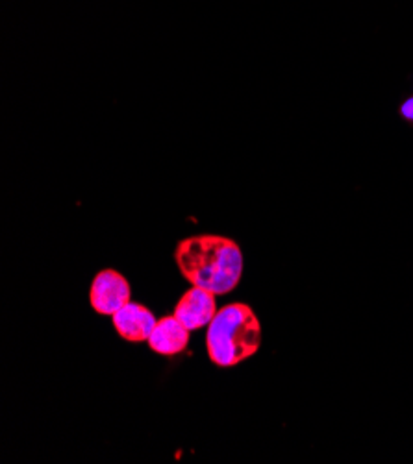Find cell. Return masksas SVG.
<instances>
[{
  "label": "cell",
  "mask_w": 413,
  "mask_h": 464,
  "mask_svg": "<svg viewBox=\"0 0 413 464\" xmlns=\"http://www.w3.org/2000/svg\"><path fill=\"white\" fill-rule=\"evenodd\" d=\"M261 344V324L247 304H228L217 311L206 334L210 361L231 368L252 357Z\"/></svg>",
  "instance_id": "cell-2"
},
{
  "label": "cell",
  "mask_w": 413,
  "mask_h": 464,
  "mask_svg": "<svg viewBox=\"0 0 413 464\" xmlns=\"http://www.w3.org/2000/svg\"><path fill=\"white\" fill-rule=\"evenodd\" d=\"M400 113H402L408 121H413V99H408V101L402 104Z\"/></svg>",
  "instance_id": "cell-7"
},
{
  "label": "cell",
  "mask_w": 413,
  "mask_h": 464,
  "mask_svg": "<svg viewBox=\"0 0 413 464\" xmlns=\"http://www.w3.org/2000/svg\"><path fill=\"white\" fill-rule=\"evenodd\" d=\"M147 343L152 348V352L160 355H178L182 352H186L190 344V330L183 326L174 314H171L156 322Z\"/></svg>",
  "instance_id": "cell-6"
},
{
  "label": "cell",
  "mask_w": 413,
  "mask_h": 464,
  "mask_svg": "<svg viewBox=\"0 0 413 464\" xmlns=\"http://www.w3.org/2000/svg\"><path fill=\"white\" fill-rule=\"evenodd\" d=\"M156 326V318L151 309L140 304H126L113 314L115 332L128 343L140 344L149 341Z\"/></svg>",
  "instance_id": "cell-5"
},
{
  "label": "cell",
  "mask_w": 413,
  "mask_h": 464,
  "mask_svg": "<svg viewBox=\"0 0 413 464\" xmlns=\"http://www.w3.org/2000/svg\"><path fill=\"white\" fill-rule=\"evenodd\" d=\"M174 261L186 280L213 295L232 293L243 274V254L222 236H195L178 243Z\"/></svg>",
  "instance_id": "cell-1"
},
{
  "label": "cell",
  "mask_w": 413,
  "mask_h": 464,
  "mask_svg": "<svg viewBox=\"0 0 413 464\" xmlns=\"http://www.w3.org/2000/svg\"><path fill=\"white\" fill-rule=\"evenodd\" d=\"M211 291L202 287H192L188 293H183L180 302L174 307V316L186 326L190 332H197L204 326H210V322L217 314V304Z\"/></svg>",
  "instance_id": "cell-4"
},
{
  "label": "cell",
  "mask_w": 413,
  "mask_h": 464,
  "mask_svg": "<svg viewBox=\"0 0 413 464\" xmlns=\"http://www.w3.org/2000/svg\"><path fill=\"white\" fill-rule=\"evenodd\" d=\"M132 289L126 277L117 270H101L91 284L89 302L99 314H115L126 304H130Z\"/></svg>",
  "instance_id": "cell-3"
}]
</instances>
